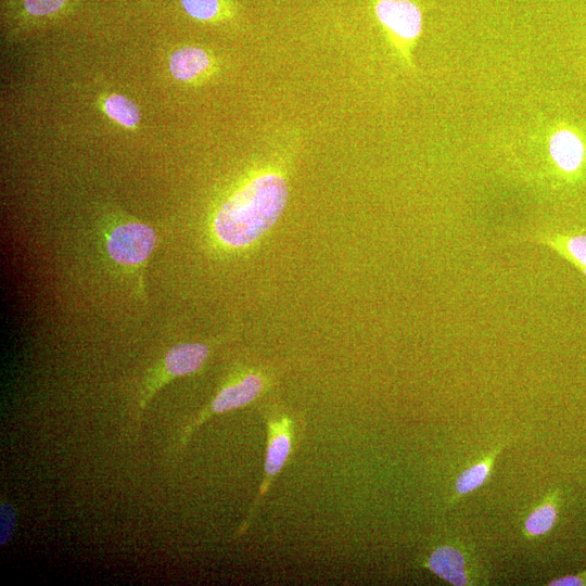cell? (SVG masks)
<instances>
[{"label":"cell","mask_w":586,"mask_h":586,"mask_svg":"<svg viewBox=\"0 0 586 586\" xmlns=\"http://www.w3.org/2000/svg\"><path fill=\"white\" fill-rule=\"evenodd\" d=\"M289 195L285 178L264 170L234 191L218 208L214 231L232 247L249 245L269 230L281 216Z\"/></svg>","instance_id":"6da1fadb"},{"label":"cell","mask_w":586,"mask_h":586,"mask_svg":"<svg viewBox=\"0 0 586 586\" xmlns=\"http://www.w3.org/2000/svg\"><path fill=\"white\" fill-rule=\"evenodd\" d=\"M265 421L267 445L263 481L250 514L239 534L249 527L260 500L267 495L272 481L292 455L295 437L298 433V424L294 415L278 405L265 407Z\"/></svg>","instance_id":"7a4b0ae2"},{"label":"cell","mask_w":586,"mask_h":586,"mask_svg":"<svg viewBox=\"0 0 586 586\" xmlns=\"http://www.w3.org/2000/svg\"><path fill=\"white\" fill-rule=\"evenodd\" d=\"M155 232L141 222H127L115 227L107 238V252L115 262L137 265L143 262L155 245Z\"/></svg>","instance_id":"3957f363"},{"label":"cell","mask_w":586,"mask_h":586,"mask_svg":"<svg viewBox=\"0 0 586 586\" xmlns=\"http://www.w3.org/2000/svg\"><path fill=\"white\" fill-rule=\"evenodd\" d=\"M378 22L393 36L412 41L422 29V12L412 0H373Z\"/></svg>","instance_id":"277c9868"},{"label":"cell","mask_w":586,"mask_h":586,"mask_svg":"<svg viewBox=\"0 0 586 586\" xmlns=\"http://www.w3.org/2000/svg\"><path fill=\"white\" fill-rule=\"evenodd\" d=\"M266 388V379L259 373H247L237 382L222 387L211 404L212 412H226L246 406Z\"/></svg>","instance_id":"5b68a950"},{"label":"cell","mask_w":586,"mask_h":586,"mask_svg":"<svg viewBox=\"0 0 586 586\" xmlns=\"http://www.w3.org/2000/svg\"><path fill=\"white\" fill-rule=\"evenodd\" d=\"M209 54L199 47H183L176 50L169 59L171 75L180 81H193L203 77L212 67Z\"/></svg>","instance_id":"8992f818"},{"label":"cell","mask_w":586,"mask_h":586,"mask_svg":"<svg viewBox=\"0 0 586 586\" xmlns=\"http://www.w3.org/2000/svg\"><path fill=\"white\" fill-rule=\"evenodd\" d=\"M440 578L456 586L468 584L462 553L448 545L440 546L433 550L424 564Z\"/></svg>","instance_id":"52a82bcc"},{"label":"cell","mask_w":586,"mask_h":586,"mask_svg":"<svg viewBox=\"0 0 586 586\" xmlns=\"http://www.w3.org/2000/svg\"><path fill=\"white\" fill-rule=\"evenodd\" d=\"M534 239L556 251L586 277V234L544 232Z\"/></svg>","instance_id":"ba28073f"},{"label":"cell","mask_w":586,"mask_h":586,"mask_svg":"<svg viewBox=\"0 0 586 586\" xmlns=\"http://www.w3.org/2000/svg\"><path fill=\"white\" fill-rule=\"evenodd\" d=\"M549 152L558 167L565 173L576 171L585 155L582 141L569 130L557 131L550 138Z\"/></svg>","instance_id":"9c48e42d"},{"label":"cell","mask_w":586,"mask_h":586,"mask_svg":"<svg viewBox=\"0 0 586 586\" xmlns=\"http://www.w3.org/2000/svg\"><path fill=\"white\" fill-rule=\"evenodd\" d=\"M202 343H183L169 349L165 358L166 370L171 375H184L199 370L208 356Z\"/></svg>","instance_id":"30bf717a"},{"label":"cell","mask_w":586,"mask_h":586,"mask_svg":"<svg viewBox=\"0 0 586 586\" xmlns=\"http://www.w3.org/2000/svg\"><path fill=\"white\" fill-rule=\"evenodd\" d=\"M180 2L191 17L201 22H214L233 15L230 0H180Z\"/></svg>","instance_id":"8fae6325"},{"label":"cell","mask_w":586,"mask_h":586,"mask_svg":"<svg viewBox=\"0 0 586 586\" xmlns=\"http://www.w3.org/2000/svg\"><path fill=\"white\" fill-rule=\"evenodd\" d=\"M499 449V448H498ZM498 449L472 467L466 469L455 483L457 495H464L480 487L488 477Z\"/></svg>","instance_id":"7c38bea8"},{"label":"cell","mask_w":586,"mask_h":586,"mask_svg":"<svg viewBox=\"0 0 586 586\" xmlns=\"http://www.w3.org/2000/svg\"><path fill=\"white\" fill-rule=\"evenodd\" d=\"M104 111L109 117L128 128L137 126L140 118L137 105L128 98L116 93L105 99Z\"/></svg>","instance_id":"4fadbf2b"},{"label":"cell","mask_w":586,"mask_h":586,"mask_svg":"<svg viewBox=\"0 0 586 586\" xmlns=\"http://www.w3.org/2000/svg\"><path fill=\"white\" fill-rule=\"evenodd\" d=\"M558 517L557 506L553 501H547L538 506L525 521V532L528 536H540L549 532Z\"/></svg>","instance_id":"5bb4252c"},{"label":"cell","mask_w":586,"mask_h":586,"mask_svg":"<svg viewBox=\"0 0 586 586\" xmlns=\"http://www.w3.org/2000/svg\"><path fill=\"white\" fill-rule=\"evenodd\" d=\"M67 0H23L25 11L36 17L48 16L63 9Z\"/></svg>","instance_id":"9a60e30c"},{"label":"cell","mask_w":586,"mask_h":586,"mask_svg":"<svg viewBox=\"0 0 586 586\" xmlns=\"http://www.w3.org/2000/svg\"><path fill=\"white\" fill-rule=\"evenodd\" d=\"M0 520V545H4L11 538L15 524L14 510L7 502L1 504Z\"/></svg>","instance_id":"2e32d148"}]
</instances>
